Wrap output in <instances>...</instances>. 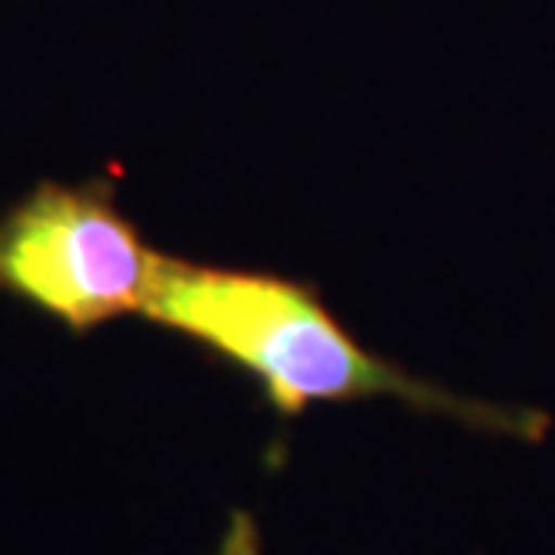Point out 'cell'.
<instances>
[{
  "label": "cell",
  "mask_w": 555,
  "mask_h": 555,
  "mask_svg": "<svg viewBox=\"0 0 555 555\" xmlns=\"http://www.w3.org/2000/svg\"><path fill=\"white\" fill-rule=\"evenodd\" d=\"M144 318L242 372L282 418H299L318 404L393 401L519 443H541L552 429L538 408L459 393L364 347L318 285L288 274L217 268L166 253Z\"/></svg>",
  "instance_id": "1"
},
{
  "label": "cell",
  "mask_w": 555,
  "mask_h": 555,
  "mask_svg": "<svg viewBox=\"0 0 555 555\" xmlns=\"http://www.w3.org/2000/svg\"><path fill=\"white\" fill-rule=\"evenodd\" d=\"M163 260L108 177L43 181L0 214V293L73 336L144 318Z\"/></svg>",
  "instance_id": "2"
}]
</instances>
